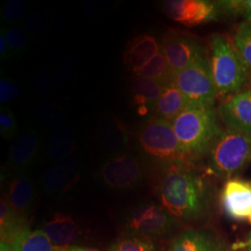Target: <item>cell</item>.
I'll return each instance as SVG.
<instances>
[{
	"instance_id": "21",
	"label": "cell",
	"mask_w": 251,
	"mask_h": 251,
	"mask_svg": "<svg viewBox=\"0 0 251 251\" xmlns=\"http://www.w3.org/2000/svg\"><path fill=\"white\" fill-rule=\"evenodd\" d=\"M189 102L187 97L178 89L172 77V79L165 85L161 97L156 102L153 112L155 117L171 122L186 108Z\"/></svg>"
},
{
	"instance_id": "10",
	"label": "cell",
	"mask_w": 251,
	"mask_h": 251,
	"mask_svg": "<svg viewBox=\"0 0 251 251\" xmlns=\"http://www.w3.org/2000/svg\"><path fill=\"white\" fill-rule=\"evenodd\" d=\"M166 14L176 23L193 27L221 17L216 2L206 0H170L164 2Z\"/></svg>"
},
{
	"instance_id": "28",
	"label": "cell",
	"mask_w": 251,
	"mask_h": 251,
	"mask_svg": "<svg viewBox=\"0 0 251 251\" xmlns=\"http://www.w3.org/2000/svg\"><path fill=\"white\" fill-rule=\"evenodd\" d=\"M36 119L40 124L49 128H56L62 126L63 121V112L62 109L57 106L52 101H41L36 105Z\"/></svg>"
},
{
	"instance_id": "11",
	"label": "cell",
	"mask_w": 251,
	"mask_h": 251,
	"mask_svg": "<svg viewBox=\"0 0 251 251\" xmlns=\"http://www.w3.org/2000/svg\"><path fill=\"white\" fill-rule=\"evenodd\" d=\"M227 129L251 137V89L229 95L219 106Z\"/></svg>"
},
{
	"instance_id": "23",
	"label": "cell",
	"mask_w": 251,
	"mask_h": 251,
	"mask_svg": "<svg viewBox=\"0 0 251 251\" xmlns=\"http://www.w3.org/2000/svg\"><path fill=\"white\" fill-rule=\"evenodd\" d=\"M29 228L25 216L20 214L4 196L0 200V237L1 241L11 242L19 233Z\"/></svg>"
},
{
	"instance_id": "31",
	"label": "cell",
	"mask_w": 251,
	"mask_h": 251,
	"mask_svg": "<svg viewBox=\"0 0 251 251\" xmlns=\"http://www.w3.org/2000/svg\"><path fill=\"white\" fill-rule=\"evenodd\" d=\"M109 251H155L154 246L149 239L139 236H128L119 239Z\"/></svg>"
},
{
	"instance_id": "38",
	"label": "cell",
	"mask_w": 251,
	"mask_h": 251,
	"mask_svg": "<svg viewBox=\"0 0 251 251\" xmlns=\"http://www.w3.org/2000/svg\"><path fill=\"white\" fill-rule=\"evenodd\" d=\"M0 251H11V248L9 243L1 241L0 243Z\"/></svg>"
},
{
	"instance_id": "6",
	"label": "cell",
	"mask_w": 251,
	"mask_h": 251,
	"mask_svg": "<svg viewBox=\"0 0 251 251\" xmlns=\"http://www.w3.org/2000/svg\"><path fill=\"white\" fill-rule=\"evenodd\" d=\"M173 82L190 102L213 106L218 92L206 57L173 74Z\"/></svg>"
},
{
	"instance_id": "3",
	"label": "cell",
	"mask_w": 251,
	"mask_h": 251,
	"mask_svg": "<svg viewBox=\"0 0 251 251\" xmlns=\"http://www.w3.org/2000/svg\"><path fill=\"white\" fill-rule=\"evenodd\" d=\"M208 62L218 94L239 92L249 80L250 70L225 36L215 35L211 38Z\"/></svg>"
},
{
	"instance_id": "2",
	"label": "cell",
	"mask_w": 251,
	"mask_h": 251,
	"mask_svg": "<svg viewBox=\"0 0 251 251\" xmlns=\"http://www.w3.org/2000/svg\"><path fill=\"white\" fill-rule=\"evenodd\" d=\"M179 144L190 160L208 153L217 137L222 133L213 106L189 102L171 121Z\"/></svg>"
},
{
	"instance_id": "37",
	"label": "cell",
	"mask_w": 251,
	"mask_h": 251,
	"mask_svg": "<svg viewBox=\"0 0 251 251\" xmlns=\"http://www.w3.org/2000/svg\"><path fill=\"white\" fill-rule=\"evenodd\" d=\"M64 251H100L95 249L91 248H87V247H81V246H69V247H64L63 248Z\"/></svg>"
},
{
	"instance_id": "13",
	"label": "cell",
	"mask_w": 251,
	"mask_h": 251,
	"mask_svg": "<svg viewBox=\"0 0 251 251\" xmlns=\"http://www.w3.org/2000/svg\"><path fill=\"white\" fill-rule=\"evenodd\" d=\"M225 214L234 221H244L251 217V184L240 179L226 181L221 195Z\"/></svg>"
},
{
	"instance_id": "22",
	"label": "cell",
	"mask_w": 251,
	"mask_h": 251,
	"mask_svg": "<svg viewBox=\"0 0 251 251\" xmlns=\"http://www.w3.org/2000/svg\"><path fill=\"white\" fill-rule=\"evenodd\" d=\"M76 148V139L74 129L69 126L62 125L54 128L50 136L47 155L52 161H60L72 156Z\"/></svg>"
},
{
	"instance_id": "25",
	"label": "cell",
	"mask_w": 251,
	"mask_h": 251,
	"mask_svg": "<svg viewBox=\"0 0 251 251\" xmlns=\"http://www.w3.org/2000/svg\"><path fill=\"white\" fill-rule=\"evenodd\" d=\"M135 75L139 77L158 81L162 84H167L173 77L171 67L162 50L155 56H153L152 59Z\"/></svg>"
},
{
	"instance_id": "24",
	"label": "cell",
	"mask_w": 251,
	"mask_h": 251,
	"mask_svg": "<svg viewBox=\"0 0 251 251\" xmlns=\"http://www.w3.org/2000/svg\"><path fill=\"white\" fill-rule=\"evenodd\" d=\"M9 244L11 251H64L63 248L55 246L41 229L31 230L28 228L19 233Z\"/></svg>"
},
{
	"instance_id": "26",
	"label": "cell",
	"mask_w": 251,
	"mask_h": 251,
	"mask_svg": "<svg viewBox=\"0 0 251 251\" xmlns=\"http://www.w3.org/2000/svg\"><path fill=\"white\" fill-rule=\"evenodd\" d=\"M1 33L5 36L13 57L26 52L31 40L26 31L19 25H2Z\"/></svg>"
},
{
	"instance_id": "35",
	"label": "cell",
	"mask_w": 251,
	"mask_h": 251,
	"mask_svg": "<svg viewBox=\"0 0 251 251\" xmlns=\"http://www.w3.org/2000/svg\"><path fill=\"white\" fill-rule=\"evenodd\" d=\"M51 78L44 69L37 71L34 76V89L38 96H47L51 90Z\"/></svg>"
},
{
	"instance_id": "14",
	"label": "cell",
	"mask_w": 251,
	"mask_h": 251,
	"mask_svg": "<svg viewBox=\"0 0 251 251\" xmlns=\"http://www.w3.org/2000/svg\"><path fill=\"white\" fill-rule=\"evenodd\" d=\"M41 136L35 128H28L19 136L9 149V168L23 172L36 161L41 150Z\"/></svg>"
},
{
	"instance_id": "29",
	"label": "cell",
	"mask_w": 251,
	"mask_h": 251,
	"mask_svg": "<svg viewBox=\"0 0 251 251\" xmlns=\"http://www.w3.org/2000/svg\"><path fill=\"white\" fill-rule=\"evenodd\" d=\"M216 3L221 16H242L247 22L251 23V0L216 1Z\"/></svg>"
},
{
	"instance_id": "34",
	"label": "cell",
	"mask_w": 251,
	"mask_h": 251,
	"mask_svg": "<svg viewBox=\"0 0 251 251\" xmlns=\"http://www.w3.org/2000/svg\"><path fill=\"white\" fill-rule=\"evenodd\" d=\"M46 25L45 16L43 13L35 11L27 14L26 17L23 22L24 29L27 33L36 34L41 32Z\"/></svg>"
},
{
	"instance_id": "1",
	"label": "cell",
	"mask_w": 251,
	"mask_h": 251,
	"mask_svg": "<svg viewBox=\"0 0 251 251\" xmlns=\"http://www.w3.org/2000/svg\"><path fill=\"white\" fill-rule=\"evenodd\" d=\"M157 195L161 206L174 219L191 221L204 213L205 183L185 165L169 167L159 182Z\"/></svg>"
},
{
	"instance_id": "9",
	"label": "cell",
	"mask_w": 251,
	"mask_h": 251,
	"mask_svg": "<svg viewBox=\"0 0 251 251\" xmlns=\"http://www.w3.org/2000/svg\"><path fill=\"white\" fill-rule=\"evenodd\" d=\"M173 225L174 218L155 203L137 206L127 218L128 229L139 237L149 240L171 232Z\"/></svg>"
},
{
	"instance_id": "8",
	"label": "cell",
	"mask_w": 251,
	"mask_h": 251,
	"mask_svg": "<svg viewBox=\"0 0 251 251\" xmlns=\"http://www.w3.org/2000/svg\"><path fill=\"white\" fill-rule=\"evenodd\" d=\"M161 50L172 74L179 72L199 59L206 57L205 48L197 37L175 30H170L166 34Z\"/></svg>"
},
{
	"instance_id": "17",
	"label": "cell",
	"mask_w": 251,
	"mask_h": 251,
	"mask_svg": "<svg viewBox=\"0 0 251 251\" xmlns=\"http://www.w3.org/2000/svg\"><path fill=\"white\" fill-rule=\"evenodd\" d=\"M5 197L17 212L27 218L36 199L34 180L25 171L20 172L10 179Z\"/></svg>"
},
{
	"instance_id": "18",
	"label": "cell",
	"mask_w": 251,
	"mask_h": 251,
	"mask_svg": "<svg viewBox=\"0 0 251 251\" xmlns=\"http://www.w3.org/2000/svg\"><path fill=\"white\" fill-rule=\"evenodd\" d=\"M167 251H229L214 234L202 230H189L179 235Z\"/></svg>"
},
{
	"instance_id": "19",
	"label": "cell",
	"mask_w": 251,
	"mask_h": 251,
	"mask_svg": "<svg viewBox=\"0 0 251 251\" xmlns=\"http://www.w3.org/2000/svg\"><path fill=\"white\" fill-rule=\"evenodd\" d=\"M41 230L57 247H69L79 237V227L72 216L55 213Z\"/></svg>"
},
{
	"instance_id": "36",
	"label": "cell",
	"mask_w": 251,
	"mask_h": 251,
	"mask_svg": "<svg viewBox=\"0 0 251 251\" xmlns=\"http://www.w3.org/2000/svg\"><path fill=\"white\" fill-rule=\"evenodd\" d=\"M11 58H13V56L9 50L7 40L3 33L0 32V59L1 61H8Z\"/></svg>"
},
{
	"instance_id": "16",
	"label": "cell",
	"mask_w": 251,
	"mask_h": 251,
	"mask_svg": "<svg viewBox=\"0 0 251 251\" xmlns=\"http://www.w3.org/2000/svg\"><path fill=\"white\" fill-rule=\"evenodd\" d=\"M160 50L161 46L152 35L135 36L126 47L123 63L128 71L137 74Z\"/></svg>"
},
{
	"instance_id": "27",
	"label": "cell",
	"mask_w": 251,
	"mask_h": 251,
	"mask_svg": "<svg viewBox=\"0 0 251 251\" xmlns=\"http://www.w3.org/2000/svg\"><path fill=\"white\" fill-rule=\"evenodd\" d=\"M235 50L251 72V23L244 21L235 30L233 36Z\"/></svg>"
},
{
	"instance_id": "5",
	"label": "cell",
	"mask_w": 251,
	"mask_h": 251,
	"mask_svg": "<svg viewBox=\"0 0 251 251\" xmlns=\"http://www.w3.org/2000/svg\"><path fill=\"white\" fill-rule=\"evenodd\" d=\"M251 162V137L223 130L208 152L209 169L216 176L224 179L248 166Z\"/></svg>"
},
{
	"instance_id": "20",
	"label": "cell",
	"mask_w": 251,
	"mask_h": 251,
	"mask_svg": "<svg viewBox=\"0 0 251 251\" xmlns=\"http://www.w3.org/2000/svg\"><path fill=\"white\" fill-rule=\"evenodd\" d=\"M165 85L158 81L139 76L135 77L131 82V94L139 114L147 115L151 111H154Z\"/></svg>"
},
{
	"instance_id": "15",
	"label": "cell",
	"mask_w": 251,
	"mask_h": 251,
	"mask_svg": "<svg viewBox=\"0 0 251 251\" xmlns=\"http://www.w3.org/2000/svg\"><path fill=\"white\" fill-rule=\"evenodd\" d=\"M99 144L113 155L122 153L128 147L129 133L125 123L115 115H104L98 124Z\"/></svg>"
},
{
	"instance_id": "39",
	"label": "cell",
	"mask_w": 251,
	"mask_h": 251,
	"mask_svg": "<svg viewBox=\"0 0 251 251\" xmlns=\"http://www.w3.org/2000/svg\"><path fill=\"white\" fill-rule=\"evenodd\" d=\"M244 248L247 250V251H251V233L248 238V240L243 244ZM242 245V246H243Z\"/></svg>"
},
{
	"instance_id": "33",
	"label": "cell",
	"mask_w": 251,
	"mask_h": 251,
	"mask_svg": "<svg viewBox=\"0 0 251 251\" xmlns=\"http://www.w3.org/2000/svg\"><path fill=\"white\" fill-rule=\"evenodd\" d=\"M22 94V89L16 82L7 77L0 79V101L1 103H9L18 99Z\"/></svg>"
},
{
	"instance_id": "4",
	"label": "cell",
	"mask_w": 251,
	"mask_h": 251,
	"mask_svg": "<svg viewBox=\"0 0 251 251\" xmlns=\"http://www.w3.org/2000/svg\"><path fill=\"white\" fill-rule=\"evenodd\" d=\"M137 141L140 149L154 160L174 165H185L191 161L179 144L171 123L152 117L141 126Z\"/></svg>"
},
{
	"instance_id": "7",
	"label": "cell",
	"mask_w": 251,
	"mask_h": 251,
	"mask_svg": "<svg viewBox=\"0 0 251 251\" xmlns=\"http://www.w3.org/2000/svg\"><path fill=\"white\" fill-rule=\"evenodd\" d=\"M100 175L109 188L129 190L143 180L144 167L137 156L122 152L109 157L102 164Z\"/></svg>"
},
{
	"instance_id": "32",
	"label": "cell",
	"mask_w": 251,
	"mask_h": 251,
	"mask_svg": "<svg viewBox=\"0 0 251 251\" xmlns=\"http://www.w3.org/2000/svg\"><path fill=\"white\" fill-rule=\"evenodd\" d=\"M18 132V125L14 114L9 108L1 106L0 109V135L3 139L10 141Z\"/></svg>"
},
{
	"instance_id": "12",
	"label": "cell",
	"mask_w": 251,
	"mask_h": 251,
	"mask_svg": "<svg viewBox=\"0 0 251 251\" xmlns=\"http://www.w3.org/2000/svg\"><path fill=\"white\" fill-rule=\"evenodd\" d=\"M80 161L75 156H69L53 164L44 172L41 184L49 195H62L71 190L80 177Z\"/></svg>"
},
{
	"instance_id": "30",
	"label": "cell",
	"mask_w": 251,
	"mask_h": 251,
	"mask_svg": "<svg viewBox=\"0 0 251 251\" xmlns=\"http://www.w3.org/2000/svg\"><path fill=\"white\" fill-rule=\"evenodd\" d=\"M26 17V5L22 0H9L1 9L4 25H18Z\"/></svg>"
}]
</instances>
